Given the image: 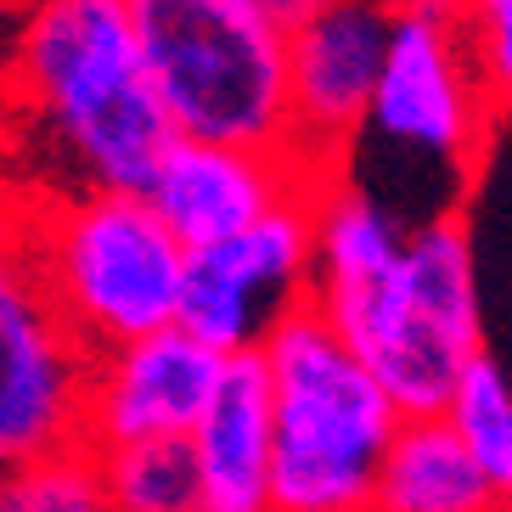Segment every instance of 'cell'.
I'll use <instances>...</instances> for the list:
<instances>
[{
    "instance_id": "e0dca14e",
    "label": "cell",
    "mask_w": 512,
    "mask_h": 512,
    "mask_svg": "<svg viewBox=\"0 0 512 512\" xmlns=\"http://www.w3.org/2000/svg\"><path fill=\"white\" fill-rule=\"evenodd\" d=\"M456 34L490 113H512V0H462Z\"/></svg>"
},
{
    "instance_id": "5b68a950",
    "label": "cell",
    "mask_w": 512,
    "mask_h": 512,
    "mask_svg": "<svg viewBox=\"0 0 512 512\" xmlns=\"http://www.w3.org/2000/svg\"><path fill=\"white\" fill-rule=\"evenodd\" d=\"M175 141L287 152V29L248 0H124Z\"/></svg>"
},
{
    "instance_id": "52a82bcc",
    "label": "cell",
    "mask_w": 512,
    "mask_h": 512,
    "mask_svg": "<svg viewBox=\"0 0 512 512\" xmlns=\"http://www.w3.org/2000/svg\"><path fill=\"white\" fill-rule=\"evenodd\" d=\"M91 361L40 271L34 197L0 192V473L79 445Z\"/></svg>"
},
{
    "instance_id": "9c48e42d",
    "label": "cell",
    "mask_w": 512,
    "mask_h": 512,
    "mask_svg": "<svg viewBox=\"0 0 512 512\" xmlns=\"http://www.w3.org/2000/svg\"><path fill=\"white\" fill-rule=\"evenodd\" d=\"M389 34V0H327L287 29V152L304 169L332 175L361 136Z\"/></svg>"
},
{
    "instance_id": "277c9868",
    "label": "cell",
    "mask_w": 512,
    "mask_h": 512,
    "mask_svg": "<svg viewBox=\"0 0 512 512\" xmlns=\"http://www.w3.org/2000/svg\"><path fill=\"white\" fill-rule=\"evenodd\" d=\"M310 310L361 355L400 417H439L462 372L484 361L479 259L462 214L417 226L389 276Z\"/></svg>"
},
{
    "instance_id": "ac0fdd59",
    "label": "cell",
    "mask_w": 512,
    "mask_h": 512,
    "mask_svg": "<svg viewBox=\"0 0 512 512\" xmlns=\"http://www.w3.org/2000/svg\"><path fill=\"white\" fill-rule=\"evenodd\" d=\"M254 12H265L271 23H282V29H293L299 17H310L316 6H327V0H248Z\"/></svg>"
},
{
    "instance_id": "5bb4252c",
    "label": "cell",
    "mask_w": 512,
    "mask_h": 512,
    "mask_svg": "<svg viewBox=\"0 0 512 512\" xmlns=\"http://www.w3.org/2000/svg\"><path fill=\"white\" fill-rule=\"evenodd\" d=\"M439 417L451 422V434L467 445L473 467L496 490L501 512H512V377L490 355L473 361L462 372V383L451 389V400H445Z\"/></svg>"
},
{
    "instance_id": "30bf717a",
    "label": "cell",
    "mask_w": 512,
    "mask_h": 512,
    "mask_svg": "<svg viewBox=\"0 0 512 512\" xmlns=\"http://www.w3.org/2000/svg\"><path fill=\"white\" fill-rule=\"evenodd\" d=\"M220 372H226V355H214L209 344H197L181 327L107 349L91 361L79 445L96 456V451H124V445L186 439L197 428V417L209 411Z\"/></svg>"
},
{
    "instance_id": "8992f818",
    "label": "cell",
    "mask_w": 512,
    "mask_h": 512,
    "mask_svg": "<svg viewBox=\"0 0 512 512\" xmlns=\"http://www.w3.org/2000/svg\"><path fill=\"white\" fill-rule=\"evenodd\" d=\"M34 248L62 321L91 355L181 321L186 248L136 192L34 197Z\"/></svg>"
},
{
    "instance_id": "4fadbf2b",
    "label": "cell",
    "mask_w": 512,
    "mask_h": 512,
    "mask_svg": "<svg viewBox=\"0 0 512 512\" xmlns=\"http://www.w3.org/2000/svg\"><path fill=\"white\" fill-rule=\"evenodd\" d=\"M372 512H501L445 417H406L377 467Z\"/></svg>"
},
{
    "instance_id": "d6986e66",
    "label": "cell",
    "mask_w": 512,
    "mask_h": 512,
    "mask_svg": "<svg viewBox=\"0 0 512 512\" xmlns=\"http://www.w3.org/2000/svg\"><path fill=\"white\" fill-rule=\"evenodd\" d=\"M394 12H422V17H456L462 0H389Z\"/></svg>"
},
{
    "instance_id": "9a60e30c",
    "label": "cell",
    "mask_w": 512,
    "mask_h": 512,
    "mask_svg": "<svg viewBox=\"0 0 512 512\" xmlns=\"http://www.w3.org/2000/svg\"><path fill=\"white\" fill-rule=\"evenodd\" d=\"M91 462H96V479H102L107 512H203V490H197V467L186 439L96 451Z\"/></svg>"
},
{
    "instance_id": "8fae6325",
    "label": "cell",
    "mask_w": 512,
    "mask_h": 512,
    "mask_svg": "<svg viewBox=\"0 0 512 512\" xmlns=\"http://www.w3.org/2000/svg\"><path fill=\"white\" fill-rule=\"evenodd\" d=\"M327 175L304 169L293 152H254L220 147V141H175L164 152L158 175L147 181V209L169 226V237L186 254L248 231L287 197L316 192Z\"/></svg>"
},
{
    "instance_id": "2e32d148",
    "label": "cell",
    "mask_w": 512,
    "mask_h": 512,
    "mask_svg": "<svg viewBox=\"0 0 512 512\" xmlns=\"http://www.w3.org/2000/svg\"><path fill=\"white\" fill-rule=\"evenodd\" d=\"M0 512H107L91 451L74 445L0 473Z\"/></svg>"
},
{
    "instance_id": "6da1fadb",
    "label": "cell",
    "mask_w": 512,
    "mask_h": 512,
    "mask_svg": "<svg viewBox=\"0 0 512 512\" xmlns=\"http://www.w3.org/2000/svg\"><path fill=\"white\" fill-rule=\"evenodd\" d=\"M6 113L62 169V192H147L175 147L124 0H34L17 17Z\"/></svg>"
},
{
    "instance_id": "7a4b0ae2",
    "label": "cell",
    "mask_w": 512,
    "mask_h": 512,
    "mask_svg": "<svg viewBox=\"0 0 512 512\" xmlns=\"http://www.w3.org/2000/svg\"><path fill=\"white\" fill-rule=\"evenodd\" d=\"M490 124L496 113L473 79L456 17L394 12L389 57L377 74L366 124L332 175L372 192L417 231L456 214V197L479 169Z\"/></svg>"
},
{
    "instance_id": "7c38bea8",
    "label": "cell",
    "mask_w": 512,
    "mask_h": 512,
    "mask_svg": "<svg viewBox=\"0 0 512 512\" xmlns=\"http://www.w3.org/2000/svg\"><path fill=\"white\" fill-rule=\"evenodd\" d=\"M203 512H271V383L259 355L220 372L209 411L186 434Z\"/></svg>"
},
{
    "instance_id": "ba28073f",
    "label": "cell",
    "mask_w": 512,
    "mask_h": 512,
    "mask_svg": "<svg viewBox=\"0 0 512 512\" xmlns=\"http://www.w3.org/2000/svg\"><path fill=\"white\" fill-rule=\"evenodd\" d=\"M310 197H287L282 209L254 220L248 231L186 254L181 287V321L197 344L214 355H259L265 338L282 327L293 310L310 304Z\"/></svg>"
},
{
    "instance_id": "3957f363",
    "label": "cell",
    "mask_w": 512,
    "mask_h": 512,
    "mask_svg": "<svg viewBox=\"0 0 512 512\" xmlns=\"http://www.w3.org/2000/svg\"><path fill=\"white\" fill-rule=\"evenodd\" d=\"M271 383V512H372L400 406L304 304L259 349Z\"/></svg>"
}]
</instances>
